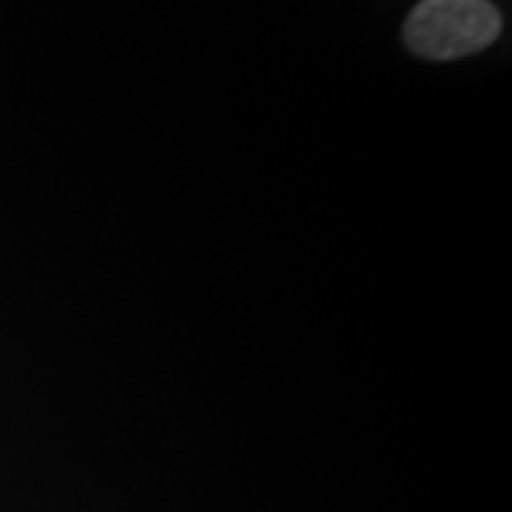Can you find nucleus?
Here are the masks:
<instances>
[{
    "instance_id": "f257e3e1",
    "label": "nucleus",
    "mask_w": 512,
    "mask_h": 512,
    "mask_svg": "<svg viewBox=\"0 0 512 512\" xmlns=\"http://www.w3.org/2000/svg\"><path fill=\"white\" fill-rule=\"evenodd\" d=\"M501 15L490 0H421L404 20V46L424 60H461L493 46Z\"/></svg>"
}]
</instances>
